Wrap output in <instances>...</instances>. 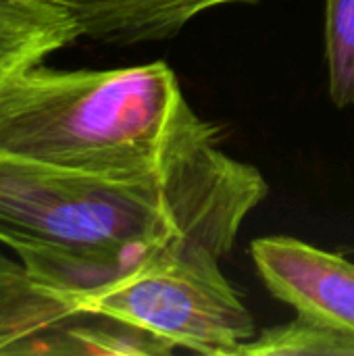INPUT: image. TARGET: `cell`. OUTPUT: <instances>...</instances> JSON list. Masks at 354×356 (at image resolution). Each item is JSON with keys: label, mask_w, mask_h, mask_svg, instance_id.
<instances>
[{"label": "cell", "mask_w": 354, "mask_h": 356, "mask_svg": "<svg viewBox=\"0 0 354 356\" xmlns=\"http://www.w3.org/2000/svg\"><path fill=\"white\" fill-rule=\"evenodd\" d=\"M267 194L259 169L225 154L209 121L131 175L0 156V242L33 277L75 302L165 248L225 257Z\"/></svg>", "instance_id": "cell-1"}, {"label": "cell", "mask_w": 354, "mask_h": 356, "mask_svg": "<svg viewBox=\"0 0 354 356\" xmlns=\"http://www.w3.org/2000/svg\"><path fill=\"white\" fill-rule=\"evenodd\" d=\"M165 63L104 71L27 67L0 83V156L131 175L202 127Z\"/></svg>", "instance_id": "cell-2"}, {"label": "cell", "mask_w": 354, "mask_h": 356, "mask_svg": "<svg viewBox=\"0 0 354 356\" xmlns=\"http://www.w3.org/2000/svg\"><path fill=\"white\" fill-rule=\"evenodd\" d=\"M221 259L196 246L165 248L83 292L75 305L83 315L140 327L175 348L238 356L255 338V321L221 273Z\"/></svg>", "instance_id": "cell-3"}, {"label": "cell", "mask_w": 354, "mask_h": 356, "mask_svg": "<svg viewBox=\"0 0 354 356\" xmlns=\"http://www.w3.org/2000/svg\"><path fill=\"white\" fill-rule=\"evenodd\" d=\"M267 290L300 317L354 338V263L294 238H259L250 244Z\"/></svg>", "instance_id": "cell-4"}, {"label": "cell", "mask_w": 354, "mask_h": 356, "mask_svg": "<svg viewBox=\"0 0 354 356\" xmlns=\"http://www.w3.org/2000/svg\"><path fill=\"white\" fill-rule=\"evenodd\" d=\"M77 305L0 252V355H71Z\"/></svg>", "instance_id": "cell-5"}, {"label": "cell", "mask_w": 354, "mask_h": 356, "mask_svg": "<svg viewBox=\"0 0 354 356\" xmlns=\"http://www.w3.org/2000/svg\"><path fill=\"white\" fill-rule=\"evenodd\" d=\"M81 38L65 10L40 0H0V83Z\"/></svg>", "instance_id": "cell-6"}, {"label": "cell", "mask_w": 354, "mask_h": 356, "mask_svg": "<svg viewBox=\"0 0 354 356\" xmlns=\"http://www.w3.org/2000/svg\"><path fill=\"white\" fill-rule=\"evenodd\" d=\"M232 2L255 0H119L108 13L96 42L127 46L167 40L196 15Z\"/></svg>", "instance_id": "cell-7"}, {"label": "cell", "mask_w": 354, "mask_h": 356, "mask_svg": "<svg viewBox=\"0 0 354 356\" xmlns=\"http://www.w3.org/2000/svg\"><path fill=\"white\" fill-rule=\"evenodd\" d=\"M354 356V338L307 317L265 330L246 342L238 356Z\"/></svg>", "instance_id": "cell-8"}, {"label": "cell", "mask_w": 354, "mask_h": 356, "mask_svg": "<svg viewBox=\"0 0 354 356\" xmlns=\"http://www.w3.org/2000/svg\"><path fill=\"white\" fill-rule=\"evenodd\" d=\"M330 94L338 108L354 102V0H325Z\"/></svg>", "instance_id": "cell-9"}, {"label": "cell", "mask_w": 354, "mask_h": 356, "mask_svg": "<svg viewBox=\"0 0 354 356\" xmlns=\"http://www.w3.org/2000/svg\"><path fill=\"white\" fill-rule=\"evenodd\" d=\"M40 2L69 13L77 23V27L81 29V35L96 40L108 13L119 0H40Z\"/></svg>", "instance_id": "cell-10"}]
</instances>
